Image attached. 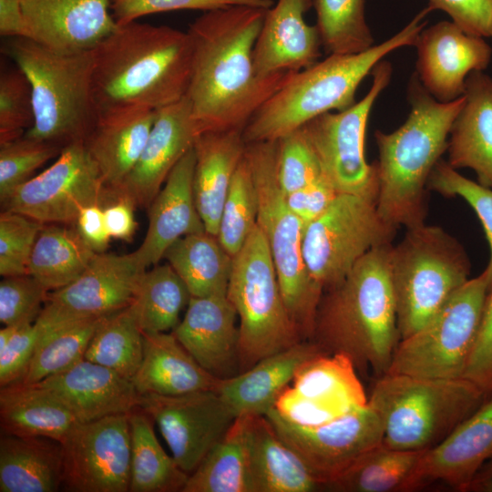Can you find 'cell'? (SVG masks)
<instances>
[{
  "label": "cell",
  "mask_w": 492,
  "mask_h": 492,
  "mask_svg": "<svg viewBox=\"0 0 492 492\" xmlns=\"http://www.w3.org/2000/svg\"><path fill=\"white\" fill-rule=\"evenodd\" d=\"M199 135L190 102L182 99L159 108L145 147L131 172L113 193L149 208L180 159Z\"/></svg>",
  "instance_id": "cell-21"
},
{
  "label": "cell",
  "mask_w": 492,
  "mask_h": 492,
  "mask_svg": "<svg viewBox=\"0 0 492 492\" xmlns=\"http://www.w3.org/2000/svg\"><path fill=\"white\" fill-rule=\"evenodd\" d=\"M392 66L381 60L373 68V82L366 95L342 111L322 114L301 129L315 153L322 174L338 194H354L376 203V163L364 155L368 118L378 96L388 86Z\"/></svg>",
  "instance_id": "cell-13"
},
{
  "label": "cell",
  "mask_w": 492,
  "mask_h": 492,
  "mask_svg": "<svg viewBox=\"0 0 492 492\" xmlns=\"http://www.w3.org/2000/svg\"><path fill=\"white\" fill-rule=\"evenodd\" d=\"M246 145L239 129L202 132L194 141V200L206 231L212 235L218 234L223 205Z\"/></svg>",
  "instance_id": "cell-31"
},
{
  "label": "cell",
  "mask_w": 492,
  "mask_h": 492,
  "mask_svg": "<svg viewBox=\"0 0 492 492\" xmlns=\"http://www.w3.org/2000/svg\"><path fill=\"white\" fill-rule=\"evenodd\" d=\"M62 482L60 442L43 436H1V492H56Z\"/></svg>",
  "instance_id": "cell-34"
},
{
  "label": "cell",
  "mask_w": 492,
  "mask_h": 492,
  "mask_svg": "<svg viewBox=\"0 0 492 492\" xmlns=\"http://www.w3.org/2000/svg\"><path fill=\"white\" fill-rule=\"evenodd\" d=\"M34 124L32 88L28 77L15 63L1 64L0 144L22 137Z\"/></svg>",
  "instance_id": "cell-47"
},
{
  "label": "cell",
  "mask_w": 492,
  "mask_h": 492,
  "mask_svg": "<svg viewBox=\"0 0 492 492\" xmlns=\"http://www.w3.org/2000/svg\"><path fill=\"white\" fill-rule=\"evenodd\" d=\"M338 193L323 176L285 195L291 210L307 224L321 216L333 203Z\"/></svg>",
  "instance_id": "cell-56"
},
{
  "label": "cell",
  "mask_w": 492,
  "mask_h": 492,
  "mask_svg": "<svg viewBox=\"0 0 492 492\" xmlns=\"http://www.w3.org/2000/svg\"><path fill=\"white\" fill-rule=\"evenodd\" d=\"M145 271L133 252L97 253L77 280L48 292L35 324L44 332L123 310L132 302Z\"/></svg>",
  "instance_id": "cell-17"
},
{
  "label": "cell",
  "mask_w": 492,
  "mask_h": 492,
  "mask_svg": "<svg viewBox=\"0 0 492 492\" xmlns=\"http://www.w3.org/2000/svg\"><path fill=\"white\" fill-rule=\"evenodd\" d=\"M112 0H21L28 37L50 49L92 50L118 24Z\"/></svg>",
  "instance_id": "cell-23"
},
{
  "label": "cell",
  "mask_w": 492,
  "mask_h": 492,
  "mask_svg": "<svg viewBox=\"0 0 492 492\" xmlns=\"http://www.w3.org/2000/svg\"><path fill=\"white\" fill-rule=\"evenodd\" d=\"M266 417L282 439L301 457L321 487H325L383 444L382 421L369 404L315 426L293 424L274 408Z\"/></svg>",
  "instance_id": "cell-15"
},
{
  "label": "cell",
  "mask_w": 492,
  "mask_h": 492,
  "mask_svg": "<svg viewBox=\"0 0 492 492\" xmlns=\"http://www.w3.org/2000/svg\"><path fill=\"white\" fill-rule=\"evenodd\" d=\"M220 380L197 363L172 332L143 333V357L131 380L139 395L216 390Z\"/></svg>",
  "instance_id": "cell-32"
},
{
  "label": "cell",
  "mask_w": 492,
  "mask_h": 492,
  "mask_svg": "<svg viewBox=\"0 0 492 492\" xmlns=\"http://www.w3.org/2000/svg\"><path fill=\"white\" fill-rule=\"evenodd\" d=\"M392 246L368 251L323 293L311 338L324 353L343 354L357 370L370 368L379 376L387 372L400 341L390 278Z\"/></svg>",
  "instance_id": "cell-3"
},
{
  "label": "cell",
  "mask_w": 492,
  "mask_h": 492,
  "mask_svg": "<svg viewBox=\"0 0 492 492\" xmlns=\"http://www.w3.org/2000/svg\"><path fill=\"white\" fill-rule=\"evenodd\" d=\"M232 5H250L268 9L272 0H112L111 13L118 25L136 21L156 13L177 10L203 12Z\"/></svg>",
  "instance_id": "cell-52"
},
{
  "label": "cell",
  "mask_w": 492,
  "mask_h": 492,
  "mask_svg": "<svg viewBox=\"0 0 492 492\" xmlns=\"http://www.w3.org/2000/svg\"><path fill=\"white\" fill-rule=\"evenodd\" d=\"M0 35L4 37H28L21 0H0Z\"/></svg>",
  "instance_id": "cell-59"
},
{
  "label": "cell",
  "mask_w": 492,
  "mask_h": 492,
  "mask_svg": "<svg viewBox=\"0 0 492 492\" xmlns=\"http://www.w3.org/2000/svg\"><path fill=\"white\" fill-rule=\"evenodd\" d=\"M491 37H492V36H491Z\"/></svg>",
  "instance_id": "cell-61"
},
{
  "label": "cell",
  "mask_w": 492,
  "mask_h": 492,
  "mask_svg": "<svg viewBox=\"0 0 492 492\" xmlns=\"http://www.w3.org/2000/svg\"><path fill=\"white\" fill-rule=\"evenodd\" d=\"M487 292L483 272L470 278L422 328L400 339L385 374L463 377Z\"/></svg>",
  "instance_id": "cell-11"
},
{
  "label": "cell",
  "mask_w": 492,
  "mask_h": 492,
  "mask_svg": "<svg viewBox=\"0 0 492 492\" xmlns=\"http://www.w3.org/2000/svg\"><path fill=\"white\" fill-rule=\"evenodd\" d=\"M464 97L450 130L446 161L455 169H473L477 182L492 189V77L470 73Z\"/></svg>",
  "instance_id": "cell-30"
},
{
  "label": "cell",
  "mask_w": 492,
  "mask_h": 492,
  "mask_svg": "<svg viewBox=\"0 0 492 492\" xmlns=\"http://www.w3.org/2000/svg\"><path fill=\"white\" fill-rule=\"evenodd\" d=\"M138 406L157 423L172 457L189 475L236 419L216 390L180 395L142 394Z\"/></svg>",
  "instance_id": "cell-18"
},
{
  "label": "cell",
  "mask_w": 492,
  "mask_h": 492,
  "mask_svg": "<svg viewBox=\"0 0 492 492\" xmlns=\"http://www.w3.org/2000/svg\"><path fill=\"white\" fill-rule=\"evenodd\" d=\"M75 224L82 239L95 252L106 251L111 237L107 230L101 204L85 207Z\"/></svg>",
  "instance_id": "cell-57"
},
{
  "label": "cell",
  "mask_w": 492,
  "mask_h": 492,
  "mask_svg": "<svg viewBox=\"0 0 492 492\" xmlns=\"http://www.w3.org/2000/svg\"><path fill=\"white\" fill-rule=\"evenodd\" d=\"M276 171L285 195L323 176L317 157L301 128L276 140Z\"/></svg>",
  "instance_id": "cell-50"
},
{
  "label": "cell",
  "mask_w": 492,
  "mask_h": 492,
  "mask_svg": "<svg viewBox=\"0 0 492 492\" xmlns=\"http://www.w3.org/2000/svg\"><path fill=\"white\" fill-rule=\"evenodd\" d=\"M431 11L427 5L395 36L364 52L328 55L292 73L243 128L245 143L276 141L322 114L353 106L359 85L377 63L398 48L415 46Z\"/></svg>",
  "instance_id": "cell-5"
},
{
  "label": "cell",
  "mask_w": 492,
  "mask_h": 492,
  "mask_svg": "<svg viewBox=\"0 0 492 492\" xmlns=\"http://www.w3.org/2000/svg\"><path fill=\"white\" fill-rule=\"evenodd\" d=\"M143 357V332L129 306L106 316L85 354V359L132 380Z\"/></svg>",
  "instance_id": "cell-42"
},
{
  "label": "cell",
  "mask_w": 492,
  "mask_h": 492,
  "mask_svg": "<svg viewBox=\"0 0 492 492\" xmlns=\"http://www.w3.org/2000/svg\"><path fill=\"white\" fill-rule=\"evenodd\" d=\"M163 258L184 282L191 296L227 294L233 257L217 236L206 231L186 235L175 241Z\"/></svg>",
  "instance_id": "cell-36"
},
{
  "label": "cell",
  "mask_w": 492,
  "mask_h": 492,
  "mask_svg": "<svg viewBox=\"0 0 492 492\" xmlns=\"http://www.w3.org/2000/svg\"><path fill=\"white\" fill-rule=\"evenodd\" d=\"M35 384L56 396L79 423L128 414L140 395L131 380L87 359Z\"/></svg>",
  "instance_id": "cell-26"
},
{
  "label": "cell",
  "mask_w": 492,
  "mask_h": 492,
  "mask_svg": "<svg viewBox=\"0 0 492 492\" xmlns=\"http://www.w3.org/2000/svg\"><path fill=\"white\" fill-rule=\"evenodd\" d=\"M258 198L245 154L231 183L217 237L233 257L257 225Z\"/></svg>",
  "instance_id": "cell-45"
},
{
  "label": "cell",
  "mask_w": 492,
  "mask_h": 492,
  "mask_svg": "<svg viewBox=\"0 0 492 492\" xmlns=\"http://www.w3.org/2000/svg\"><path fill=\"white\" fill-rule=\"evenodd\" d=\"M322 353L314 342L302 341L260 360L244 372L220 379L216 391L235 417L266 415L299 369Z\"/></svg>",
  "instance_id": "cell-29"
},
{
  "label": "cell",
  "mask_w": 492,
  "mask_h": 492,
  "mask_svg": "<svg viewBox=\"0 0 492 492\" xmlns=\"http://www.w3.org/2000/svg\"><path fill=\"white\" fill-rule=\"evenodd\" d=\"M248 416L236 417L225 436L189 475L182 492H252Z\"/></svg>",
  "instance_id": "cell-38"
},
{
  "label": "cell",
  "mask_w": 492,
  "mask_h": 492,
  "mask_svg": "<svg viewBox=\"0 0 492 492\" xmlns=\"http://www.w3.org/2000/svg\"><path fill=\"white\" fill-rule=\"evenodd\" d=\"M227 297L239 319L240 373L304 341L285 306L268 242L258 225L233 256Z\"/></svg>",
  "instance_id": "cell-10"
},
{
  "label": "cell",
  "mask_w": 492,
  "mask_h": 492,
  "mask_svg": "<svg viewBox=\"0 0 492 492\" xmlns=\"http://www.w3.org/2000/svg\"><path fill=\"white\" fill-rule=\"evenodd\" d=\"M245 158L257 192V225L268 242L285 306L302 339L311 340L323 292L303 261L304 224L287 205L278 182L276 141L248 143Z\"/></svg>",
  "instance_id": "cell-9"
},
{
  "label": "cell",
  "mask_w": 492,
  "mask_h": 492,
  "mask_svg": "<svg viewBox=\"0 0 492 492\" xmlns=\"http://www.w3.org/2000/svg\"><path fill=\"white\" fill-rule=\"evenodd\" d=\"M487 397L464 377L384 374L375 383L368 404L382 421L385 446L425 451L446 437Z\"/></svg>",
  "instance_id": "cell-7"
},
{
  "label": "cell",
  "mask_w": 492,
  "mask_h": 492,
  "mask_svg": "<svg viewBox=\"0 0 492 492\" xmlns=\"http://www.w3.org/2000/svg\"><path fill=\"white\" fill-rule=\"evenodd\" d=\"M60 444L65 490L128 492L131 456L128 414L77 423Z\"/></svg>",
  "instance_id": "cell-16"
},
{
  "label": "cell",
  "mask_w": 492,
  "mask_h": 492,
  "mask_svg": "<svg viewBox=\"0 0 492 492\" xmlns=\"http://www.w3.org/2000/svg\"><path fill=\"white\" fill-rule=\"evenodd\" d=\"M465 491L492 492V458L482 466Z\"/></svg>",
  "instance_id": "cell-60"
},
{
  "label": "cell",
  "mask_w": 492,
  "mask_h": 492,
  "mask_svg": "<svg viewBox=\"0 0 492 492\" xmlns=\"http://www.w3.org/2000/svg\"><path fill=\"white\" fill-rule=\"evenodd\" d=\"M135 204L124 197L114 198L103 208L107 230L111 238L130 241L136 232Z\"/></svg>",
  "instance_id": "cell-58"
},
{
  "label": "cell",
  "mask_w": 492,
  "mask_h": 492,
  "mask_svg": "<svg viewBox=\"0 0 492 492\" xmlns=\"http://www.w3.org/2000/svg\"><path fill=\"white\" fill-rule=\"evenodd\" d=\"M47 293L29 274L4 277L0 282V322L15 326L35 323Z\"/></svg>",
  "instance_id": "cell-51"
},
{
  "label": "cell",
  "mask_w": 492,
  "mask_h": 492,
  "mask_svg": "<svg viewBox=\"0 0 492 492\" xmlns=\"http://www.w3.org/2000/svg\"><path fill=\"white\" fill-rule=\"evenodd\" d=\"M410 113L397 129L374 132L378 149L376 208L391 225L411 228L425 223L429 177L447 150V138L461 110L464 95L437 101L412 76L407 87Z\"/></svg>",
  "instance_id": "cell-4"
},
{
  "label": "cell",
  "mask_w": 492,
  "mask_h": 492,
  "mask_svg": "<svg viewBox=\"0 0 492 492\" xmlns=\"http://www.w3.org/2000/svg\"><path fill=\"white\" fill-rule=\"evenodd\" d=\"M45 223L19 212L3 210L0 214V274H28L31 254Z\"/></svg>",
  "instance_id": "cell-49"
},
{
  "label": "cell",
  "mask_w": 492,
  "mask_h": 492,
  "mask_svg": "<svg viewBox=\"0 0 492 492\" xmlns=\"http://www.w3.org/2000/svg\"><path fill=\"white\" fill-rule=\"evenodd\" d=\"M424 452L395 449L383 443L325 488L340 492L404 491Z\"/></svg>",
  "instance_id": "cell-41"
},
{
  "label": "cell",
  "mask_w": 492,
  "mask_h": 492,
  "mask_svg": "<svg viewBox=\"0 0 492 492\" xmlns=\"http://www.w3.org/2000/svg\"><path fill=\"white\" fill-rule=\"evenodd\" d=\"M397 229L382 218L375 202L338 194L303 227L302 251L311 278L323 292L333 288L368 251L391 244Z\"/></svg>",
  "instance_id": "cell-12"
},
{
  "label": "cell",
  "mask_w": 492,
  "mask_h": 492,
  "mask_svg": "<svg viewBox=\"0 0 492 492\" xmlns=\"http://www.w3.org/2000/svg\"><path fill=\"white\" fill-rule=\"evenodd\" d=\"M191 294L169 264L154 265L138 282L129 305L143 333H166L179 324Z\"/></svg>",
  "instance_id": "cell-40"
},
{
  "label": "cell",
  "mask_w": 492,
  "mask_h": 492,
  "mask_svg": "<svg viewBox=\"0 0 492 492\" xmlns=\"http://www.w3.org/2000/svg\"><path fill=\"white\" fill-rule=\"evenodd\" d=\"M101 174L83 141L62 149L55 162L18 186L3 209L45 224H75L80 211L107 195Z\"/></svg>",
  "instance_id": "cell-14"
},
{
  "label": "cell",
  "mask_w": 492,
  "mask_h": 492,
  "mask_svg": "<svg viewBox=\"0 0 492 492\" xmlns=\"http://www.w3.org/2000/svg\"><path fill=\"white\" fill-rule=\"evenodd\" d=\"M470 271L465 248L444 229L425 223L406 228L390 252L400 339L422 328L470 279Z\"/></svg>",
  "instance_id": "cell-8"
},
{
  "label": "cell",
  "mask_w": 492,
  "mask_h": 492,
  "mask_svg": "<svg viewBox=\"0 0 492 492\" xmlns=\"http://www.w3.org/2000/svg\"><path fill=\"white\" fill-rule=\"evenodd\" d=\"M131 436L128 492H182L189 474L159 443L153 419L139 406L128 413Z\"/></svg>",
  "instance_id": "cell-39"
},
{
  "label": "cell",
  "mask_w": 492,
  "mask_h": 492,
  "mask_svg": "<svg viewBox=\"0 0 492 492\" xmlns=\"http://www.w3.org/2000/svg\"><path fill=\"white\" fill-rule=\"evenodd\" d=\"M463 377L475 384L486 395H492V288L486 297Z\"/></svg>",
  "instance_id": "cell-53"
},
{
  "label": "cell",
  "mask_w": 492,
  "mask_h": 492,
  "mask_svg": "<svg viewBox=\"0 0 492 492\" xmlns=\"http://www.w3.org/2000/svg\"><path fill=\"white\" fill-rule=\"evenodd\" d=\"M415 46V74L427 92L440 102L462 97L468 75L483 71L492 56L483 37L465 32L452 21L424 28Z\"/></svg>",
  "instance_id": "cell-20"
},
{
  "label": "cell",
  "mask_w": 492,
  "mask_h": 492,
  "mask_svg": "<svg viewBox=\"0 0 492 492\" xmlns=\"http://www.w3.org/2000/svg\"><path fill=\"white\" fill-rule=\"evenodd\" d=\"M237 319L227 294L191 296L183 319L171 332L202 368L228 379L240 373Z\"/></svg>",
  "instance_id": "cell-24"
},
{
  "label": "cell",
  "mask_w": 492,
  "mask_h": 492,
  "mask_svg": "<svg viewBox=\"0 0 492 492\" xmlns=\"http://www.w3.org/2000/svg\"><path fill=\"white\" fill-rule=\"evenodd\" d=\"M61 149L54 144L22 137L0 144V200H5L18 186L54 157Z\"/></svg>",
  "instance_id": "cell-48"
},
{
  "label": "cell",
  "mask_w": 492,
  "mask_h": 492,
  "mask_svg": "<svg viewBox=\"0 0 492 492\" xmlns=\"http://www.w3.org/2000/svg\"><path fill=\"white\" fill-rule=\"evenodd\" d=\"M312 6L313 0H278L267 9L252 54L257 76L298 72L319 61L318 28L305 21Z\"/></svg>",
  "instance_id": "cell-25"
},
{
  "label": "cell",
  "mask_w": 492,
  "mask_h": 492,
  "mask_svg": "<svg viewBox=\"0 0 492 492\" xmlns=\"http://www.w3.org/2000/svg\"><path fill=\"white\" fill-rule=\"evenodd\" d=\"M39 337L35 323L18 326L0 350V386L18 383L31 362Z\"/></svg>",
  "instance_id": "cell-54"
},
{
  "label": "cell",
  "mask_w": 492,
  "mask_h": 492,
  "mask_svg": "<svg viewBox=\"0 0 492 492\" xmlns=\"http://www.w3.org/2000/svg\"><path fill=\"white\" fill-rule=\"evenodd\" d=\"M77 228L45 224L38 234L28 264V274L48 292L77 280L95 257Z\"/></svg>",
  "instance_id": "cell-37"
},
{
  "label": "cell",
  "mask_w": 492,
  "mask_h": 492,
  "mask_svg": "<svg viewBox=\"0 0 492 492\" xmlns=\"http://www.w3.org/2000/svg\"><path fill=\"white\" fill-rule=\"evenodd\" d=\"M194 166L195 151L192 147L173 168L149 206L146 236L138 250L133 251L144 269L156 265L179 239L206 231L194 200Z\"/></svg>",
  "instance_id": "cell-27"
},
{
  "label": "cell",
  "mask_w": 492,
  "mask_h": 492,
  "mask_svg": "<svg viewBox=\"0 0 492 492\" xmlns=\"http://www.w3.org/2000/svg\"><path fill=\"white\" fill-rule=\"evenodd\" d=\"M4 434L43 436L62 442L79 423L52 393L35 384L15 383L0 389Z\"/></svg>",
  "instance_id": "cell-35"
},
{
  "label": "cell",
  "mask_w": 492,
  "mask_h": 492,
  "mask_svg": "<svg viewBox=\"0 0 492 492\" xmlns=\"http://www.w3.org/2000/svg\"><path fill=\"white\" fill-rule=\"evenodd\" d=\"M91 53L99 112L120 107L156 110L187 95L192 58L187 31L136 20L118 25Z\"/></svg>",
  "instance_id": "cell-2"
},
{
  "label": "cell",
  "mask_w": 492,
  "mask_h": 492,
  "mask_svg": "<svg viewBox=\"0 0 492 492\" xmlns=\"http://www.w3.org/2000/svg\"><path fill=\"white\" fill-rule=\"evenodd\" d=\"M266 11L232 5L206 11L190 25L192 58L186 96L199 134L243 130L293 73L267 77L255 73L253 48Z\"/></svg>",
  "instance_id": "cell-1"
},
{
  "label": "cell",
  "mask_w": 492,
  "mask_h": 492,
  "mask_svg": "<svg viewBox=\"0 0 492 492\" xmlns=\"http://www.w3.org/2000/svg\"><path fill=\"white\" fill-rule=\"evenodd\" d=\"M105 317L78 321L39 332L31 362L18 383H37L85 359L89 343Z\"/></svg>",
  "instance_id": "cell-43"
},
{
  "label": "cell",
  "mask_w": 492,
  "mask_h": 492,
  "mask_svg": "<svg viewBox=\"0 0 492 492\" xmlns=\"http://www.w3.org/2000/svg\"><path fill=\"white\" fill-rule=\"evenodd\" d=\"M156 110L120 107L99 112L84 144L101 174L108 194L113 195L135 167L154 123Z\"/></svg>",
  "instance_id": "cell-28"
},
{
  "label": "cell",
  "mask_w": 492,
  "mask_h": 492,
  "mask_svg": "<svg viewBox=\"0 0 492 492\" xmlns=\"http://www.w3.org/2000/svg\"><path fill=\"white\" fill-rule=\"evenodd\" d=\"M367 404L368 397L353 361L343 354L322 353L299 369L274 409L293 424L315 426Z\"/></svg>",
  "instance_id": "cell-19"
},
{
  "label": "cell",
  "mask_w": 492,
  "mask_h": 492,
  "mask_svg": "<svg viewBox=\"0 0 492 492\" xmlns=\"http://www.w3.org/2000/svg\"><path fill=\"white\" fill-rule=\"evenodd\" d=\"M492 458V395L446 437L421 456L404 491L442 482L465 491Z\"/></svg>",
  "instance_id": "cell-22"
},
{
  "label": "cell",
  "mask_w": 492,
  "mask_h": 492,
  "mask_svg": "<svg viewBox=\"0 0 492 492\" xmlns=\"http://www.w3.org/2000/svg\"><path fill=\"white\" fill-rule=\"evenodd\" d=\"M3 50L32 88L34 124L24 135L61 149L84 142L99 116L91 50L59 52L26 37L7 38Z\"/></svg>",
  "instance_id": "cell-6"
},
{
  "label": "cell",
  "mask_w": 492,
  "mask_h": 492,
  "mask_svg": "<svg viewBox=\"0 0 492 492\" xmlns=\"http://www.w3.org/2000/svg\"><path fill=\"white\" fill-rule=\"evenodd\" d=\"M428 6L446 13L468 34L492 36V0H429Z\"/></svg>",
  "instance_id": "cell-55"
},
{
  "label": "cell",
  "mask_w": 492,
  "mask_h": 492,
  "mask_svg": "<svg viewBox=\"0 0 492 492\" xmlns=\"http://www.w3.org/2000/svg\"><path fill=\"white\" fill-rule=\"evenodd\" d=\"M427 188L442 196L462 198L477 214L489 246L488 262L482 272L489 291L492 288V189L464 177L442 159L435 166Z\"/></svg>",
  "instance_id": "cell-46"
},
{
  "label": "cell",
  "mask_w": 492,
  "mask_h": 492,
  "mask_svg": "<svg viewBox=\"0 0 492 492\" xmlns=\"http://www.w3.org/2000/svg\"><path fill=\"white\" fill-rule=\"evenodd\" d=\"M252 492H312L321 486L266 415L248 416Z\"/></svg>",
  "instance_id": "cell-33"
},
{
  "label": "cell",
  "mask_w": 492,
  "mask_h": 492,
  "mask_svg": "<svg viewBox=\"0 0 492 492\" xmlns=\"http://www.w3.org/2000/svg\"><path fill=\"white\" fill-rule=\"evenodd\" d=\"M316 26L327 55H352L374 42L365 20V0H313Z\"/></svg>",
  "instance_id": "cell-44"
}]
</instances>
